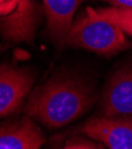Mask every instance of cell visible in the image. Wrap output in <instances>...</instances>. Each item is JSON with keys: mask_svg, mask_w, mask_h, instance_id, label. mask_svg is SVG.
Here are the masks:
<instances>
[{"mask_svg": "<svg viewBox=\"0 0 132 149\" xmlns=\"http://www.w3.org/2000/svg\"><path fill=\"white\" fill-rule=\"evenodd\" d=\"M92 104L91 91L73 79H53L36 92L25 111L49 128H59L81 116Z\"/></svg>", "mask_w": 132, "mask_h": 149, "instance_id": "cell-1", "label": "cell"}, {"mask_svg": "<svg viewBox=\"0 0 132 149\" xmlns=\"http://www.w3.org/2000/svg\"><path fill=\"white\" fill-rule=\"evenodd\" d=\"M64 43L105 56L117 54L130 45L125 32L117 24L100 18L91 7L85 16L71 24Z\"/></svg>", "mask_w": 132, "mask_h": 149, "instance_id": "cell-2", "label": "cell"}, {"mask_svg": "<svg viewBox=\"0 0 132 149\" xmlns=\"http://www.w3.org/2000/svg\"><path fill=\"white\" fill-rule=\"evenodd\" d=\"M81 131L111 149H132V119L101 117L87 122Z\"/></svg>", "mask_w": 132, "mask_h": 149, "instance_id": "cell-3", "label": "cell"}, {"mask_svg": "<svg viewBox=\"0 0 132 149\" xmlns=\"http://www.w3.org/2000/svg\"><path fill=\"white\" fill-rule=\"evenodd\" d=\"M101 109L105 117L132 119V66L111 78L102 94Z\"/></svg>", "mask_w": 132, "mask_h": 149, "instance_id": "cell-4", "label": "cell"}, {"mask_svg": "<svg viewBox=\"0 0 132 149\" xmlns=\"http://www.w3.org/2000/svg\"><path fill=\"white\" fill-rule=\"evenodd\" d=\"M33 79L25 70L0 65V117L13 113L31 90Z\"/></svg>", "mask_w": 132, "mask_h": 149, "instance_id": "cell-5", "label": "cell"}, {"mask_svg": "<svg viewBox=\"0 0 132 149\" xmlns=\"http://www.w3.org/2000/svg\"><path fill=\"white\" fill-rule=\"evenodd\" d=\"M31 0H0V23L7 35L13 40L31 38L33 18Z\"/></svg>", "mask_w": 132, "mask_h": 149, "instance_id": "cell-6", "label": "cell"}, {"mask_svg": "<svg viewBox=\"0 0 132 149\" xmlns=\"http://www.w3.org/2000/svg\"><path fill=\"white\" fill-rule=\"evenodd\" d=\"M44 142V135L29 118L0 125V149H38Z\"/></svg>", "mask_w": 132, "mask_h": 149, "instance_id": "cell-7", "label": "cell"}, {"mask_svg": "<svg viewBox=\"0 0 132 149\" xmlns=\"http://www.w3.org/2000/svg\"><path fill=\"white\" fill-rule=\"evenodd\" d=\"M48 26L57 42H64L81 0H43Z\"/></svg>", "mask_w": 132, "mask_h": 149, "instance_id": "cell-8", "label": "cell"}, {"mask_svg": "<svg viewBox=\"0 0 132 149\" xmlns=\"http://www.w3.org/2000/svg\"><path fill=\"white\" fill-rule=\"evenodd\" d=\"M94 10V8H93ZM100 18L110 20L120 28L125 33L132 37V7H109L94 10Z\"/></svg>", "mask_w": 132, "mask_h": 149, "instance_id": "cell-9", "label": "cell"}, {"mask_svg": "<svg viewBox=\"0 0 132 149\" xmlns=\"http://www.w3.org/2000/svg\"><path fill=\"white\" fill-rule=\"evenodd\" d=\"M64 148L67 149H94V148H104V147L101 143H94L83 137H77V139H71L68 142H66Z\"/></svg>", "mask_w": 132, "mask_h": 149, "instance_id": "cell-10", "label": "cell"}, {"mask_svg": "<svg viewBox=\"0 0 132 149\" xmlns=\"http://www.w3.org/2000/svg\"><path fill=\"white\" fill-rule=\"evenodd\" d=\"M113 7H132V0H105Z\"/></svg>", "mask_w": 132, "mask_h": 149, "instance_id": "cell-11", "label": "cell"}]
</instances>
